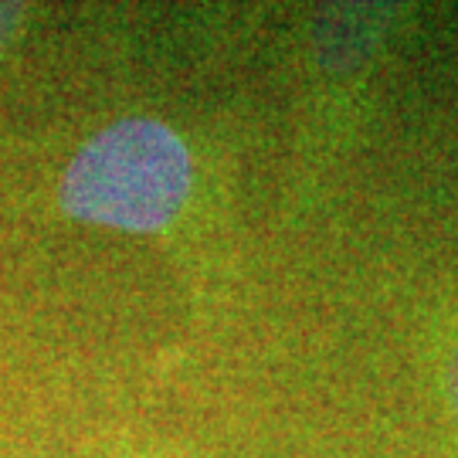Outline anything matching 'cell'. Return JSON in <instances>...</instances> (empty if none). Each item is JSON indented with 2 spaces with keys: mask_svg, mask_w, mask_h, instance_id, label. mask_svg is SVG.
I'll list each match as a JSON object with an SVG mask.
<instances>
[{
  "mask_svg": "<svg viewBox=\"0 0 458 458\" xmlns=\"http://www.w3.org/2000/svg\"><path fill=\"white\" fill-rule=\"evenodd\" d=\"M191 153L157 119H123L92 136L62 181V208L119 231L166 228L191 194Z\"/></svg>",
  "mask_w": 458,
  "mask_h": 458,
  "instance_id": "6da1fadb",
  "label": "cell"
},
{
  "mask_svg": "<svg viewBox=\"0 0 458 458\" xmlns=\"http://www.w3.org/2000/svg\"><path fill=\"white\" fill-rule=\"evenodd\" d=\"M21 7L17 4H0V48L11 41V34L17 31V24H21Z\"/></svg>",
  "mask_w": 458,
  "mask_h": 458,
  "instance_id": "7a4b0ae2",
  "label": "cell"
},
{
  "mask_svg": "<svg viewBox=\"0 0 458 458\" xmlns=\"http://www.w3.org/2000/svg\"><path fill=\"white\" fill-rule=\"evenodd\" d=\"M448 387H452V401H455L458 408V346L455 353H452V360H448Z\"/></svg>",
  "mask_w": 458,
  "mask_h": 458,
  "instance_id": "3957f363",
  "label": "cell"
}]
</instances>
